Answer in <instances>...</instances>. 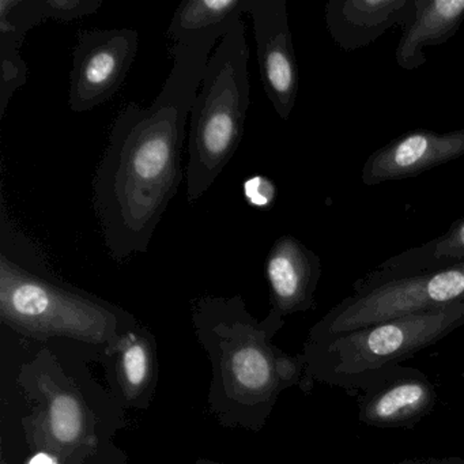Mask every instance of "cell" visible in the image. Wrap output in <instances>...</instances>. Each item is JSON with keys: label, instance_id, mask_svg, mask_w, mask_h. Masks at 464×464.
<instances>
[{"label": "cell", "instance_id": "7c38bea8", "mask_svg": "<svg viewBox=\"0 0 464 464\" xmlns=\"http://www.w3.org/2000/svg\"><path fill=\"white\" fill-rule=\"evenodd\" d=\"M412 18L414 0H330L324 12L328 34L346 53L369 47Z\"/></svg>", "mask_w": 464, "mask_h": 464}, {"label": "cell", "instance_id": "e0dca14e", "mask_svg": "<svg viewBox=\"0 0 464 464\" xmlns=\"http://www.w3.org/2000/svg\"><path fill=\"white\" fill-rule=\"evenodd\" d=\"M42 417L45 440L59 452L88 441V412L77 393L69 390L48 393Z\"/></svg>", "mask_w": 464, "mask_h": 464}, {"label": "cell", "instance_id": "9c48e42d", "mask_svg": "<svg viewBox=\"0 0 464 464\" xmlns=\"http://www.w3.org/2000/svg\"><path fill=\"white\" fill-rule=\"evenodd\" d=\"M361 392L358 420L372 428H414L437 403L430 379L409 366H393Z\"/></svg>", "mask_w": 464, "mask_h": 464}, {"label": "cell", "instance_id": "44dd1931", "mask_svg": "<svg viewBox=\"0 0 464 464\" xmlns=\"http://www.w3.org/2000/svg\"><path fill=\"white\" fill-rule=\"evenodd\" d=\"M393 464H464L463 458H430V459H407Z\"/></svg>", "mask_w": 464, "mask_h": 464}, {"label": "cell", "instance_id": "8992f818", "mask_svg": "<svg viewBox=\"0 0 464 464\" xmlns=\"http://www.w3.org/2000/svg\"><path fill=\"white\" fill-rule=\"evenodd\" d=\"M464 301V263L423 276L392 279L352 295L336 304L309 331L320 342L415 312Z\"/></svg>", "mask_w": 464, "mask_h": 464}, {"label": "cell", "instance_id": "7402d4cb", "mask_svg": "<svg viewBox=\"0 0 464 464\" xmlns=\"http://www.w3.org/2000/svg\"><path fill=\"white\" fill-rule=\"evenodd\" d=\"M28 464H61L58 460V456L50 450H44V452H37L32 456L31 460Z\"/></svg>", "mask_w": 464, "mask_h": 464}, {"label": "cell", "instance_id": "9a60e30c", "mask_svg": "<svg viewBox=\"0 0 464 464\" xmlns=\"http://www.w3.org/2000/svg\"><path fill=\"white\" fill-rule=\"evenodd\" d=\"M464 263V216L456 219L447 232L414 248L406 249L380 263L353 285L365 289L392 279L423 276Z\"/></svg>", "mask_w": 464, "mask_h": 464}, {"label": "cell", "instance_id": "52a82bcc", "mask_svg": "<svg viewBox=\"0 0 464 464\" xmlns=\"http://www.w3.org/2000/svg\"><path fill=\"white\" fill-rule=\"evenodd\" d=\"M140 47L134 29L78 32L70 74L69 107L88 112L110 102L123 86Z\"/></svg>", "mask_w": 464, "mask_h": 464}, {"label": "cell", "instance_id": "6da1fadb", "mask_svg": "<svg viewBox=\"0 0 464 464\" xmlns=\"http://www.w3.org/2000/svg\"><path fill=\"white\" fill-rule=\"evenodd\" d=\"M214 45L173 44V66L150 107L115 119L93 180V208L115 262L148 252L184 179L186 126Z\"/></svg>", "mask_w": 464, "mask_h": 464}, {"label": "cell", "instance_id": "5bb4252c", "mask_svg": "<svg viewBox=\"0 0 464 464\" xmlns=\"http://www.w3.org/2000/svg\"><path fill=\"white\" fill-rule=\"evenodd\" d=\"M44 21L42 0H0V118L28 81V67L20 53L24 40Z\"/></svg>", "mask_w": 464, "mask_h": 464}, {"label": "cell", "instance_id": "30bf717a", "mask_svg": "<svg viewBox=\"0 0 464 464\" xmlns=\"http://www.w3.org/2000/svg\"><path fill=\"white\" fill-rule=\"evenodd\" d=\"M463 156L464 130H415L373 151L363 164L361 179L368 187L404 180Z\"/></svg>", "mask_w": 464, "mask_h": 464}, {"label": "cell", "instance_id": "ba28073f", "mask_svg": "<svg viewBox=\"0 0 464 464\" xmlns=\"http://www.w3.org/2000/svg\"><path fill=\"white\" fill-rule=\"evenodd\" d=\"M260 80L282 121L292 115L300 88L297 59L289 26L286 0H251Z\"/></svg>", "mask_w": 464, "mask_h": 464}, {"label": "cell", "instance_id": "5b68a950", "mask_svg": "<svg viewBox=\"0 0 464 464\" xmlns=\"http://www.w3.org/2000/svg\"><path fill=\"white\" fill-rule=\"evenodd\" d=\"M464 327V301L306 342L305 377L362 391L382 373Z\"/></svg>", "mask_w": 464, "mask_h": 464}, {"label": "cell", "instance_id": "603a6c76", "mask_svg": "<svg viewBox=\"0 0 464 464\" xmlns=\"http://www.w3.org/2000/svg\"><path fill=\"white\" fill-rule=\"evenodd\" d=\"M208 464H210V463H208Z\"/></svg>", "mask_w": 464, "mask_h": 464}, {"label": "cell", "instance_id": "3957f363", "mask_svg": "<svg viewBox=\"0 0 464 464\" xmlns=\"http://www.w3.org/2000/svg\"><path fill=\"white\" fill-rule=\"evenodd\" d=\"M198 328L224 341L217 346V380L219 395L244 404H256L265 418L282 391L305 376L304 355L290 357L270 344L268 338L284 325V319L270 312L257 323L244 306L240 295L232 298L205 297L194 308Z\"/></svg>", "mask_w": 464, "mask_h": 464}, {"label": "cell", "instance_id": "d6986e66", "mask_svg": "<svg viewBox=\"0 0 464 464\" xmlns=\"http://www.w3.org/2000/svg\"><path fill=\"white\" fill-rule=\"evenodd\" d=\"M45 20L70 24L85 15L94 14L102 7V0H42Z\"/></svg>", "mask_w": 464, "mask_h": 464}, {"label": "cell", "instance_id": "2e32d148", "mask_svg": "<svg viewBox=\"0 0 464 464\" xmlns=\"http://www.w3.org/2000/svg\"><path fill=\"white\" fill-rule=\"evenodd\" d=\"M251 0H184L170 20L167 36L176 45H216L248 13Z\"/></svg>", "mask_w": 464, "mask_h": 464}, {"label": "cell", "instance_id": "ac0fdd59", "mask_svg": "<svg viewBox=\"0 0 464 464\" xmlns=\"http://www.w3.org/2000/svg\"><path fill=\"white\" fill-rule=\"evenodd\" d=\"M118 371L121 385L129 398H138L150 384L153 357L150 344L140 334L129 333L121 339Z\"/></svg>", "mask_w": 464, "mask_h": 464}, {"label": "cell", "instance_id": "277c9868", "mask_svg": "<svg viewBox=\"0 0 464 464\" xmlns=\"http://www.w3.org/2000/svg\"><path fill=\"white\" fill-rule=\"evenodd\" d=\"M249 48L243 20L208 59L189 113L187 199L197 202L224 172L243 140L251 104Z\"/></svg>", "mask_w": 464, "mask_h": 464}, {"label": "cell", "instance_id": "4fadbf2b", "mask_svg": "<svg viewBox=\"0 0 464 464\" xmlns=\"http://www.w3.org/2000/svg\"><path fill=\"white\" fill-rule=\"evenodd\" d=\"M464 23V0H414V18L401 32L395 59L406 72L428 62L423 48L442 45Z\"/></svg>", "mask_w": 464, "mask_h": 464}, {"label": "cell", "instance_id": "ffe728a7", "mask_svg": "<svg viewBox=\"0 0 464 464\" xmlns=\"http://www.w3.org/2000/svg\"><path fill=\"white\" fill-rule=\"evenodd\" d=\"M244 191H246V198L249 205L255 206L256 208H270L271 203L274 202V195H276L274 184L260 176L249 179L244 187Z\"/></svg>", "mask_w": 464, "mask_h": 464}, {"label": "cell", "instance_id": "7a4b0ae2", "mask_svg": "<svg viewBox=\"0 0 464 464\" xmlns=\"http://www.w3.org/2000/svg\"><path fill=\"white\" fill-rule=\"evenodd\" d=\"M0 312L6 324L32 335L100 342L116 335L127 314L63 281L44 249L0 206Z\"/></svg>", "mask_w": 464, "mask_h": 464}, {"label": "cell", "instance_id": "8fae6325", "mask_svg": "<svg viewBox=\"0 0 464 464\" xmlns=\"http://www.w3.org/2000/svg\"><path fill=\"white\" fill-rule=\"evenodd\" d=\"M271 312L284 319L314 306V293L322 279V260L292 235L281 236L266 257Z\"/></svg>", "mask_w": 464, "mask_h": 464}]
</instances>
